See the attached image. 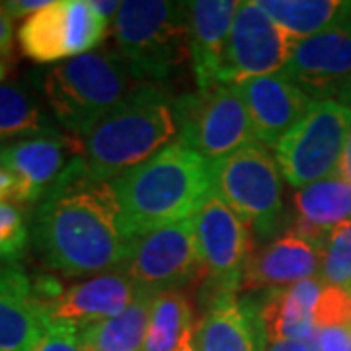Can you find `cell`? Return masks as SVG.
I'll return each instance as SVG.
<instances>
[{
	"label": "cell",
	"mask_w": 351,
	"mask_h": 351,
	"mask_svg": "<svg viewBox=\"0 0 351 351\" xmlns=\"http://www.w3.org/2000/svg\"><path fill=\"white\" fill-rule=\"evenodd\" d=\"M32 242L43 263L64 277H94L123 263L129 239L113 182L78 154L34 207Z\"/></svg>",
	"instance_id": "6da1fadb"
},
{
	"label": "cell",
	"mask_w": 351,
	"mask_h": 351,
	"mask_svg": "<svg viewBox=\"0 0 351 351\" xmlns=\"http://www.w3.org/2000/svg\"><path fill=\"white\" fill-rule=\"evenodd\" d=\"M129 240L191 219L213 189L211 162L176 138L147 162L113 180Z\"/></svg>",
	"instance_id": "7a4b0ae2"
},
{
	"label": "cell",
	"mask_w": 351,
	"mask_h": 351,
	"mask_svg": "<svg viewBox=\"0 0 351 351\" xmlns=\"http://www.w3.org/2000/svg\"><path fill=\"white\" fill-rule=\"evenodd\" d=\"M34 80L55 123L75 138L86 137L108 113L145 86L112 49L53 64L36 73Z\"/></svg>",
	"instance_id": "3957f363"
},
{
	"label": "cell",
	"mask_w": 351,
	"mask_h": 351,
	"mask_svg": "<svg viewBox=\"0 0 351 351\" xmlns=\"http://www.w3.org/2000/svg\"><path fill=\"white\" fill-rule=\"evenodd\" d=\"M176 138L174 98L145 84L80 138V156L94 174L113 182Z\"/></svg>",
	"instance_id": "277c9868"
},
{
	"label": "cell",
	"mask_w": 351,
	"mask_h": 351,
	"mask_svg": "<svg viewBox=\"0 0 351 351\" xmlns=\"http://www.w3.org/2000/svg\"><path fill=\"white\" fill-rule=\"evenodd\" d=\"M112 29L115 51L143 84L170 80L191 59L186 2L127 0Z\"/></svg>",
	"instance_id": "5b68a950"
},
{
	"label": "cell",
	"mask_w": 351,
	"mask_h": 351,
	"mask_svg": "<svg viewBox=\"0 0 351 351\" xmlns=\"http://www.w3.org/2000/svg\"><path fill=\"white\" fill-rule=\"evenodd\" d=\"M211 180L219 197L263 244L287 230L283 176L276 156L262 143L254 141L211 162Z\"/></svg>",
	"instance_id": "8992f818"
},
{
	"label": "cell",
	"mask_w": 351,
	"mask_h": 351,
	"mask_svg": "<svg viewBox=\"0 0 351 351\" xmlns=\"http://www.w3.org/2000/svg\"><path fill=\"white\" fill-rule=\"evenodd\" d=\"M350 133L348 106L336 100L314 101L306 115L274 149L279 172L295 189L338 174Z\"/></svg>",
	"instance_id": "52a82bcc"
},
{
	"label": "cell",
	"mask_w": 351,
	"mask_h": 351,
	"mask_svg": "<svg viewBox=\"0 0 351 351\" xmlns=\"http://www.w3.org/2000/svg\"><path fill=\"white\" fill-rule=\"evenodd\" d=\"M195 244L203 263L201 306L223 297H237L252 254L250 228L219 193L211 189L191 215Z\"/></svg>",
	"instance_id": "ba28073f"
},
{
	"label": "cell",
	"mask_w": 351,
	"mask_h": 351,
	"mask_svg": "<svg viewBox=\"0 0 351 351\" xmlns=\"http://www.w3.org/2000/svg\"><path fill=\"white\" fill-rule=\"evenodd\" d=\"M178 141L217 162L256 141L237 88L215 84L174 98Z\"/></svg>",
	"instance_id": "9c48e42d"
},
{
	"label": "cell",
	"mask_w": 351,
	"mask_h": 351,
	"mask_svg": "<svg viewBox=\"0 0 351 351\" xmlns=\"http://www.w3.org/2000/svg\"><path fill=\"white\" fill-rule=\"evenodd\" d=\"M119 271L149 293L182 291L203 277L191 219L160 226L129 240Z\"/></svg>",
	"instance_id": "30bf717a"
},
{
	"label": "cell",
	"mask_w": 351,
	"mask_h": 351,
	"mask_svg": "<svg viewBox=\"0 0 351 351\" xmlns=\"http://www.w3.org/2000/svg\"><path fill=\"white\" fill-rule=\"evenodd\" d=\"M110 24L92 8L90 0H51L25 18L18 43L36 63H63L92 53L108 36Z\"/></svg>",
	"instance_id": "8fae6325"
},
{
	"label": "cell",
	"mask_w": 351,
	"mask_h": 351,
	"mask_svg": "<svg viewBox=\"0 0 351 351\" xmlns=\"http://www.w3.org/2000/svg\"><path fill=\"white\" fill-rule=\"evenodd\" d=\"M293 45L258 2H240L226 39L219 84L237 86L250 78L281 73Z\"/></svg>",
	"instance_id": "7c38bea8"
},
{
	"label": "cell",
	"mask_w": 351,
	"mask_h": 351,
	"mask_svg": "<svg viewBox=\"0 0 351 351\" xmlns=\"http://www.w3.org/2000/svg\"><path fill=\"white\" fill-rule=\"evenodd\" d=\"M346 6L338 20L324 32L297 41L281 71V75L314 101H338L341 90L351 80V20Z\"/></svg>",
	"instance_id": "4fadbf2b"
},
{
	"label": "cell",
	"mask_w": 351,
	"mask_h": 351,
	"mask_svg": "<svg viewBox=\"0 0 351 351\" xmlns=\"http://www.w3.org/2000/svg\"><path fill=\"white\" fill-rule=\"evenodd\" d=\"M137 285L119 269L88 277L71 287L38 297L47 326L73 328L76 332L123 313L137 295Z\"/></svg>",
	"instance_id": "5bb4252c"
},
{
	"label": "cell",
	"mask_w": 351,
	"mask_h": 351,
	"mask_svg": "<svg viewBox=\"0 0 351 351\" xmlns=\"http://www.w3.org/2000/svg\"><path fill=\"white\" fill-rule=\"evenodd\" d=\"M80 154V138L53 133L0 145V164L14 176L16 203L38 205L71 160Z\"/></svg>",
	"instance_id": "9a60e30c"
},
{
	"label": "cell",
	"mask_w": 351,
	"mask_h": 351,
	"mask_svg": "<svg viewBox=\"0 0 351 351\" xmlns=\"http://www.w3.org/2000/svg\"><path fill=\"white\" fill-rule=\"evenodd\" d=\"M234 88L248 112L254 137L267 149H276L314 104L306 92L281 73L250 78Z\"/></svg>",
	"instance_id": "2e32d148"
},
{
	"label": "cell",
	"mask_w": 351,
	"mask_h": 351,
	"mask_svg": "<svg viewBox=\"0 0 351 351\" xmlns=\"http://www.w3.org/2000/svg\"><path fill=\"white\" fill-rule=\"evenodd\" d=\"M322 248L299 232L285 230L254 250L246 262L240 291L271 293L318 277Z\"/></svg>",
	"instance_id": "e0dca14e"
},
{
	"label": "cell",
	"mask_w": 351,
	"mask_h": 351,
	"mask_svg": "<svg viewBox=\"0 0 351 351\" xmlns=\"http://www.w3.org/2000/svg\"><path fill=\"white\" fill-rule=\"evenodd\" d=\"M197 351H265L258 301L250 297H223L203 308L195 324Z\"/></svg>",
	"instance_id": "ac0fdd59"
},
{
	"label": "cell",
	"mask_w": 351,
	"mask_h": 351,
	"mask_svg": "<svg viewBox=\"0 0 351 351\" xmlns=\"http://www.w3.org/2000/svg\"><path fill=\"white\" fill-rule=\"evenodd\" d=\"M188 6L191 66L197 88L219 84L221 63L232 20L239 12V0H193Z\"/></svg>",
	"instance_id": "d6986e66"
},
{
	"label": "cell",
	"mask_w": 351,
	"mask_h": 351,
	"mask_svg": "<svg viewBox=\"0 0 351 351\" xmlns=\"http://www.w3.org/2000/svg\"><path fill=\"white\" fill-rule=\"evenodd\" d=\"M45 328L34 279L20 265L0 262V351H34Z\"/></svg>",
	"instance_id": "ffe728a7"
},
{
	"label": "cell",
	"mask_w": 351,
	"mask_h": 351,
	"mask_svg": "<svg viewBox=\"0 0 351 351\" xmlns=\"http://www.w3.org/2000/svg\"><path fill=\"white\" fill-rule=\"evenodd\" d=\"M287 213V230L299 232L322 248L326 237L351 221V184L339 174L297 189Z\"/></svg>",
	"instance_id": "44dd1931"
},
{
	"label": "cell",
	"mask_w": 351,
	"mask_h": 351,
	"mask_svg": "<svg viewBox=\"0 0 351 351\" xmlns=\"http://www.w3.org/2000/svg\"><path fill=\"white\" fill-rule=\"evenodd\" d=\"M324 285L320 277H311L287 289L263 293L258 308L267 343L314 338V308Z\"/></svg>",
	"instance_id": "7402d4cb"
},
{
	"label": "cell",
	"mask_w": 351,
	"mask_h": 351,
	"mask_svg": "<svg viewBox=\"0 0 351 351\" xmlns=\"http://www.w3.org/2000/svg\"><path fill=\"white\" fill-rule=\"evenodd\" d=\"M154 293L138 289L123 313L78 332L84 351H141L151 322Z\"/></svg>",
	"instance_id": "603a6c76"
},
{
	"label": "cell",
	"mask_w": 351,
	"mask_h": 351,
	"mask_svg": "<svg viewBox=\"0 0 351 351\" xmlns=\"http://www.w3.org/2000/svg\"><path fill=\"white\" fill-rule=\"evenodd\" d=\"M53 133L59 127L29 88L0 82V145Z\"/></svg>",
	"instance_id": "cb8c5ba5"
},
{
	"label": "cell",
	"mask_w": 351,
	"mask_h": 351,
	"mask_svg": "<svg viewBox=\"0 0 351 351\" xmlns=\"http://www.w3.org/2000/svg\"><path fill=\"white\" fill-rule=\"evenodd\" d=\"M293 43L313 38L338 20L346 2L338 0H256Z\"/></svg>",
	"instance_id": "d4e9b609"
},
{
	"label": "cell",
	"mask_w": 351,
	"mask_h": 351,
	"mask_svg": "<svg viewBox=\"0 0 351 351\" xmlns=\"http://www.w3.org/2000/svg\"><path fill=\"white\" fill-rule=\"evenodd\" d=\"M195 332L193 308L184 291H164L152 301L151 322L141 351H176Z\"/></svg>",
	"instance_id": "484cf974"
},
{
	"label": "cell",
	"mask_w": 351,
	"mask_h": 351,
	"mask_svg": "<svg viewBox=\"0 0 351 351\" xmlns=\"http://www.w3.org/2000/svg\"><path fill=\"white\" fill-rule=\"evenodd\" d=\"M318 277L326 285L351 293V221L334 228L324 240Z\"/></svg>",
	"instance_id": "4316f807"
},
{
	"label": "cell",
	"mask_w": 351,
	"mask_h": 351,
	"mask_svg": "<svg viewBox=\"0 0 351 351\" xmlns=\"http://www.w3.org/2000/svg\"><path fill=\"white\" fill-rule=\"evenodd\" d=\"M29 234L22 211L12 203H0V262L20 260L29 244Z\"/></svg>",
	"instance_id": "83f0119b"
},
{
	"label": "cell",
	"mask_w": 351,
	"mask_h": 351,
	"mask_svg": "<svg viewBox=\"0 0 351 351\" xmlns=\"http://www.w3.org/2000/svg\"><path fill=\"white\" fill-rule=\"evenodd\" d=\"M316 328L351 324V293L346 289L324 285L314 308Z\"/></svg>",
	"instance_id": "f1b7e54d"
},
{
	"label": "cell",
	"mask_w": 351,
	"mask_h": 351,
	"mask_svg": "<svg viewBox=\"0 0 351 351\" xmlns=\"http://www.w3.org/2000/svg\"><path fill=\"white\" fill-rule=\"evenodd\" d=\"M34 351H84L80 336L73 328L47 326Z\"/></svg>",
	"instance_id": "f546056e"
},
{
	"label": "cell",
	"mask_w": 351,
	"mask_h": 351,
	"mask_svg": "<svg viewBox=\"0 0 351 351\" xmlns=\"http://www.w3.org/2000/svg\"><path fill=\"white\" fill-rule=\"evenodd\" d=\"M314 351H351V324L316 328Z\"/></svg>",
	"instance_id": "4dcf8cb0"
},
{
	"label": "cell",
	"mask_w": 351,
	"mask_h": 351,
	"mask_svg": "<svg viewBox=\"0 0 351 351\" xmlns=\"http://www.w3.org/2000/svg\"><path fill=\"white\" fill-rule=\"evenodd\" d=\"M49 2L51 0H6L2 4H4L6 12L12 16V20H16V18H29V16H34L38 10L45 8Z\"/></svg>",
	"instance_id": "1f68e13d"
},
{
	"label": "cell",
	"mask_w": 351,
	"mask_h": 351,
	"mask_svg": "<svg viewBox=\"0 0 351 351\" xmlns=\"http://www.w3.org/2000/svg\"><path fill=\"white\" fill-rule=\"evenodd\" d=\"M14 45V20L0 2V55H10Z\"/></svg>",
	"instance_id": "d6a6232c"
},
{
	"label": "cell",
	"mask_w": 351,
	"mask_h": 351,
	"mask_svg": "<svg viewBox=\"0 0 351 351\" xmlns=\"http://www.w3.org/2000/svg\"><path fill=\"white\" fill-rule=\"evenodd\" d=\"M18 195V186L14 176L0 164V203H16Z\"/></svg>",
	"instance_id": "836d02e7"
},
{
	"label": "cell",
	"mask_w": 351,
	"mask_h": 351,
	"mask_svg": "<svg viewBox=\"0 0 351 351\" xmlns=\"http://www.w3.org/2000/svg\"><path fill=\"white\" fill-rule=\"evenodd\" d=\"M265 351H314L313 339H285L267 343Z\"/></svg>",
	"instance_id": "e575fe53"
},
{
	"label": "cell",
	"mask_w": 351,
	"mask_h": 351,
	"mask_svg": "<svg viewBox=\"0 0 351 351\" xmlns=\"http://www.w3.org/2000/svg\"><path fill=\"white\" fill-rule=\"evenodd\" d=\"M90 2H92V8L100 14L101 18H104L108 24L113 25V22H115V16H117V12H119L121 2H115V0H90Z\"/></svg>",
	"instance_id": "d590c367"
},
{
	"label": "cell",
	"mask_w": 351,
	"mask_h": 351,
	"mask_svg": "<svg viewBox=\"0 0 351 351\" xmlns=\"http://www.w3.org/2000/svg\"><path fill=\"white\" fill-rule=\"evenodd\" d=\"M338 174L351 184V133L350 138H348V145H346V151H343V156L339 160Z\"/></svg>",
	"instance_id": "8d00e7d4"
},
{
	"label": "cell",
	"mask_w": 351,
	"mask_h": 351,
	"mask_svg": "<svg viewBox=\"0 0 351 351\" xmlns=\"http://www.w3.org/2000/svg\"><path fill=\"white\" fill-rule=\"evenodd\" d=\"M338 101H339V104H343V106H348V108L351 110V80L348 82V86L341 90V94H339Z\"/></svg>",
	"instance_id": "74e56055"
},
{
	"label": "cell",
	"mask_w": 351,
	"mask_h": 351,
	"mask_svg": "<svg viewBox=\"0 0 351 351\" xmlns=\"http://www.w3.org/2000/svg\"><path fill=\"white\" fill-rule=\"evenodd\" d=\"M4 78H6V64L0 61V82H2Z\"/></svg>",
	"instance_id": "f35d334b"
},
{
	"label": "cell",
	"mask_w": 351,
	"mask_h": 351,
	"mask_svg": "<svg viewBox=\"0 0 351 351\" xmlns=\"http://www.w3.org/2000/svg\"><path fill=\"white\" fill-rule=\"evenodd\" d=\"M346 14H348V18L351 20V2H348V6H346Z\"/></svg>",
	"instance_id": "ab89813d"
}]
</instances>
